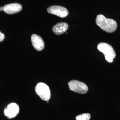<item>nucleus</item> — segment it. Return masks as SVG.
<instances>
[{"label":"nucleus","mask_w":120,"mask_h":120,"mask_svg":"<svg viewBox=\"0 0 120 120\" xmlns=\"http://www.w3.org/2000/svg\"><path fill=\"white\" fill-rule=\"evenodd\" d=\"M96 23L101 29L107 33H113L117 28V23L115 21L107 18L102 14L97 17Z\"/></svg>","instance_id":"1"},{"label":"nucleus","mask_w":120,"mask_h":120,"mask_svg":"<svg viewBox=\"0 0 120 120\" xmlns=\"http://www.w3.org/2000/svg\"><path fill=\"white\" fill-rule=\"evenodd\" d=\"M99 51L102 52L105 55V60L108 62L112 63L116 57V52L112 47L106 43H100L98 45Z\"/></svg>","instance_id":"2"},{"label":"nucleus","mask_w":120,"mask_h":120,"mask_svg":"<svg viewBox=\"0 0 120 120\" xmlns=\"http://www.w3.org/2000/svg\"><path fill=\"white\" fill-rule=\"evenodd\" d=\"M35 91L40 98L44 101H48L51 97V93L49 88L44 83H39L35 87Z\"/></svg>","instance_id":"3"},{"label":"nucleus","mask_w":120,"mask_h":120,"mask_svg":"<svg viewBox=\"0 0 120 120\" xmlns=\"http://www.w3.org/2000/svg\"><path fill=\"white\" fill-rule=\"evenodd\" d=\"M69 86L71 91L79 94H85L88 90V88L85 83L76 80L69 82Z\"/></svg>","instance_id":"4"},{"label":"nucleus","mask_w":120,"mask_h":120,"mask_svg":"<svg viewBox=\"0 0 120 120\" xmlns=\"http://www.w3.org/2000/svg\"><path fill=\"white\" fill-rule=\"evenodd\" d=\"M47 12L49 13L61 18L66 17L69 14V11L67 9L58 5H53L49 7L47 9Z\"/></svg>","instance_id":"5"},{"label":"nucleus","mask_w":120,"mask_h":120,"mask_svg":"<svg viewBox=\"0 0 120 120\" xmlns=\"http://www.w3.org/2000/svg\"><path fill=\"white\" fill-rule=\"evenodd\" d=\"M19 112V108L16 103L9 104L4 109V114L8 118H12L16 116Z\"/></svg>","instance_id":"6"},{"label":"nucleus","mask_w":120,"mask_h":120,"mask_svg":"<svg viewBox=\"0 0 120 120\" xmlns=\"http://www.w3.org/2000/svg\"><path fill=\"white\" fill-rule=\"evenodd\" d=\"M22 7L21 4L15 3L6 4L4 6V11L7 14H12L20 12Z\"/></svg>","instance_id":"7"},{"label":"nucleus","mask_w":120,"mask_h":120,"mask_svg":"<svg viewBox=\"0 0 120 120\" xmlns=\"http://www.w3.org/2000/svg\"><path fill=\"white\" fill-rule=\"evenodd\" d=\"M31 41L33 46L38 51L42 50L45 45L42 38L38 35L33 34L31 36Z\"/></svg>","instance_id":"8"},{"label":"nucleus","mask_w":120,"mask_h":120,"mask_svg":"<svg viewBox=\"0 0 120 120\" xmlns=\"http://www.w3.org/2000/svg\"><path fill=\"white\" fill-rule=\"evenodd\" d=\"M69 28V25L65 22H60L55 26H54L52 28L53 33L56 35H60L64 34Z\"/></svg>","instance_id":"9"},{"label":"nucleus","mask_w":120,"mask_h":120,"mask_svg":"<svg viewBox=\"0 0 120 120\" xmlns=\"http://www.w3.org/2000/svg\"><path fill=\"white\" fill-rule=\"evenodd\" d=\"M91 115L89 113H84L79 115L76 116V120H90Z\"/></svg>","instance_id":"10"},{"label":"nucleus","mask_w":120,"mask_h":120,"mask_svg":"<svg viewBox=\"0 0 120 120\" xmlns=\"http://www.w3.org/2000/svg\"><path fill=\"white\" fill-rule=\"evenodd\" d=\"M4 38H5L4 35L2 33H1V32L0 31V42L4 40Z\"/></svg>","instance_id":"11"},{"label":"nucleus","mask_w":120,"mask_h":120,"mask_svg":"<svg viewBox=\"0 0 120 120\" xmlns=\"http://www.w3.org/2000/svg\"><path fill=\"white\" fill-rule=\"evenodd\" d=\"M0 11H4V7H0Z\"/></svg>","instance_id":"12"}]
</instances>
